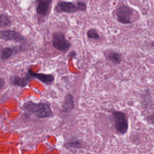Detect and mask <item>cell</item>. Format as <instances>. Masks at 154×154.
<instances>
[{"label":"cell","mask_w":154,"mask_h":154,"mask_svg":"<svg viewBox=\"0 0 154 154\" xmlns=\"http://www.w3.org/2000/svg\"><path fill=\"white\" fill-rule=\"evenodd\" d=\"M22 108L38 119L51 118L54 116L51 105L48 102L35 103L28 100L23 103Z\"/></svg>","instance_id":"cell-1"},{"label":"cell","mask_w":154,"mask_h":154,"mask_svg":"<svg viewBox=\"0 0 154 154\" xmlns=\"http://www.w3.org/2000/svg\"><path fill=\"white\" fill-rule=\"evenodd\" d=\"M55 10L59 13H74L78 11H85L87 10V4L83 1H78L76 2L61 1L58 2Z\"/></svg>","instance_id":"cell-2"},{"label":"cell","mask_w":154,"mask_h":154,"mask_svg":"<svg viewBox=\"0 0 154 154\" xmlns=\"http://www.w3.org/2000/svg\"><path fill=\"white\" fill-rule=\"evenodd\" d=\"M112 122L116 131L122 135L125 134L129 125L126 114L121 111H114L111 112Z\"/></svg>","instance_id":"cell-3"},{"label":"cell","mask_w":154,"mask_h":154,"mask_svg":"<svg viewBox=\"0 0 154 154\" xmlns=\"http://www.w3.org/2000/svg\"><path fill=\"white\" fill-rule=\"evenodd\" d=\"M134 10L128 5H121L119 7L115 12L116 19L120 23L130 24L133 22L132 17Z\"/></svg>","instance_id":"cell-4"},{"label":"cell","mask_w":154,"mask_h":154,"mask_svg":"<svg viewBox=\"0 0 154 154\" xmlns=\"http://www.w3.org/2000/svg\"><path fill=\"white\" fill-rule=\"evenodd\" d=\"M52 44L55 49L60 52L67 51L72 45L61 32H55L52 35Z\"/></svg>","instance_id":"cell-5"},{"label":"cell","mask_w":154,"mask_h":154,"mask_svg":"<svg viewBox=\"0 0 154 154\" xmlns=\"http://www.w3.org/2000/svg\"><path fill=\"white\" fill-rule=\"evenodd\" d=\"M0 38L6 41H14L18 43H23L26 40V38L19 32L10 29L0 31Z\"/></svg>","instance_id":"cell-6"},{"label":"cell","mask_w":154,"mask_h":154,"mask_svg":"<svg viewBox=\"0 0 154 154\" xmlns=\"http://www.w3.org/2000/svg\"><path fill=\"white\" fill-rule=\"evenodd\" d=\"M28 73L33 79H37L46 85H50L54 82V76L51 74L33 72L31 69L28 70Z\"/></svg>","instance_id":"cell-7"},{"label":"cell","mask_w":154,"mask_h":154,"mask_svg":"<svg viewBox=\"0 0 154 154\" xmlns=\"http://www.w3.org/2000/svg\"><path fill=\"white\" fill-rule=\"evenodd\" d=\"M52 0H36V12L38 15L45 17L51 7Z\"/></svg>","instance_id":"cell-8"},{"label":"cell","mask_w":154,"mask_h":154,"mask_svg":"<svg viewBox=\"0 0 154 154\" xmlns=\"http://www.w3.org/2000/svg\"><path fill=\"white\" fill-rule=\"evenodd\" d=\"M105 59L114 64H119L122 60V55L120 53L111 49H108L103 52Z\"/></svg>","instance_id":"cell-9"},{"label":"cell","mask_w":154,"mask_h":154,"mask_svg":"<svg viewBox=\"0 0 154 154\" xmlns=\"http://www.w3.org/2000/svg\"><path fill=\"white\" fill-rule=\"evenodd\" d=\"M75 103L73 96L68 93L64 97V99L63 101V103L61 105V111L65 113L70 112L74 108Z\"/></svg>","instance_id":"cell-10"},{"label":"cell","mask_w":154,"mask_h":154,"mask_svg":"<svg viewBox=\"0 0 154 154\" xmlns=\"http://www.w3.org/2000/svg\"><path fill=\"white\" fill-rule=\"evenodd\" d=\"M64 147L67 149H81L84 147L83 142L78 139L77 138H71L69 139L64 144Z\"/></svg>","instance_id":"cell-11"},{"label":"cell","mask_w":154,"mask_h":154,"mask_svg":"<svg viewBox=\"0 0 154 154\" xmlns=\"http://www.w3.org/2000/svg\"><path fill=\"white\" fill-rule=\"evenodd\" d=\"M32 79L33 78H32V76H31L29 75V74L28 73H27L24 77L20 78L19 76H15L14 78H13L11 79V83L14 85L23 87H25L26 85H27L29 80Z\"/></svg>","instance_id":"cell-12"},{"label":"cell","mask_w":154,"mask_h":154,"mask_svg":"<svg viewBox=\"0 0 154 154\" xmlns=\"http://www.w3.org/2000/svg\"><path fill=\"white\" fill-rule=\"evenodd\" d=\"M15 50L16 49L14 48L7 47L4 48L1 52V58L2 60H6L10 58L15 52Z\"/></svg>","instance_id":"cell-13"},{"label":"cell","mask_w":154,"mask_h":154,"mask_svg":"<svg viewBox=\"0 0 154 154\" xmlns=\"http://www.w3.org/2000/svg\"><path fill=\"white\" fill-rule=\"evenodd\" d=\"M11 24V20L9 16L5 14H0V26L7 27Z\"/></svg>","instance_id":"cell-14"},{"label":"cell","mask_w":154,"mask_h":154,"mask_svg":"<svg viewBox=\"0 0 154 154\" xmlns=\"http://www.w3.org/2000/svg\"><path fill=\"white\" fill-rule=\"evenodd\" d=\"M87 35L88 38L94 40H98L100 39V36L95 29H90L87 32Z\"/></svg>","instance_id":"cell-15"},{"label":"cell","mask_w":154,"mask_h":154,"mask_svg":"<svg viewBox=\"0 0 154 154\" xmlns=\"http://www.w3.org/2000/svg\"><path fill=\"white\" fill-rule=\"evenodd\" d=\"M68 56L70 58H75L76 57V53L75 51H71Z\"/></svg>","instance_id":"cell-16"},{"label":"cell","mask_w":154,"mask_h":154,"mask_svg":"<svg viewBox=\"0 0 154 154\" xmlns=\"http://www.w3.org/2000/svg\"><path fill=\"white\" fill-rule=\"evenodd\" d=\"M5 84V81L2 78H0V90L2 88V87L4 86Z\"/></svg>","instance_id":"cell-17"}]
</instances>
